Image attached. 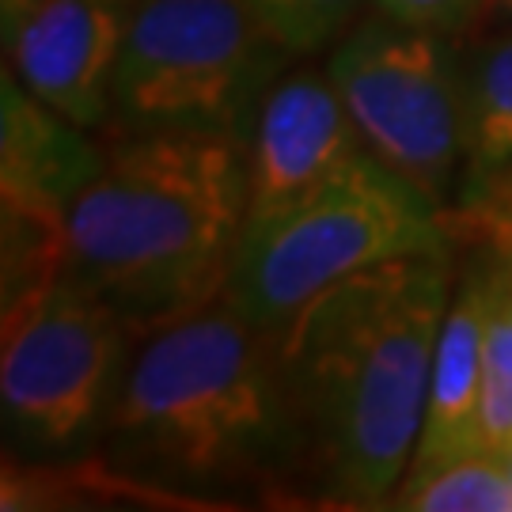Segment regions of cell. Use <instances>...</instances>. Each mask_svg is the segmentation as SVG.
<instances>
[{
  "mask_svg": "<svg viewBox=\"0 0 512 512\" xmlns=\"http://www.w3.org/2000/svg\"><path fill=\"white\" fill-rule=\"evenodd\" d=\"M452 251L368 266L319 293L281 330L311 478L342 505H387L414 459Z\"/></svg>",
  "mask_w": 512,
  "mask_h": 512,
  "instance_id": "6da1fadb",
  "label": "cell"
},
{
  "mask_svg": "<svg viewBox=\"0 0 512 512\" xmlns=\"http://www.w3.org/2000/svg\"><path fill=\"white\" fill-rule=\"evenodd\" d=\"M99 440L118 471L179 490L311 475L281 338L228 296L137 338Z\"/></svg>",
  "mask_w": 512,
  "mask_h": 512,
  "instance_id": "7a4b0ae2",
  "label": "cell"
},
{
  "mask_svg": "<svg viewBox=\"0 0 512 512\" xmlns=\"http://www.w3.org/2000/svg\"><path fill=\"white\" fill-rule=\"evenodd\" d=\"M247 228V145L224 133H118L61 236V270L141 338L228 293Z\"/></svg>",
  "mask_w": 512,
  "mask_h": 512,
  "instance_id": "3957f363",
  "label": "cell"
},
{
  "mask_svg": "<svg viewBox=\"0 0 512 512\" xmlns=\"http://www.w3.org/2000/svg\"><path fill=\"white\" fill-rule=\"evenodd\" d=\"M429 251H452L448 209L365 148L311 198L243 232L224 296L281 334L330 285Z\"/></svg>",
  "mask_w": 512,
  "mask_h": 512,
  "instance_id": "277c9868",
  "label": "cell"
},
{
  "mask_svg": "<svg viewBox=\"0 0 512 512\" xmlns=\"http://www.w3.org/2000/svg\"><path fill=\"white\" fill-rule=\"evenodd\" d=\"M293 61L243 0H141L114 69L110 129H190L247 145L270 84Z\"/></svg>",
  "mask_w": 512,
  "mask_h": 512,
  "instance_id": "5b68a950",
  "label": "cell"
},
{
  "mask_svg": "<svg viewBox=\"0 0 512 512\" xmlns=\"http://www.w3.org/2000/svg\"><path fill=\"white\" fill-rule=\"evenodd\" d=\"M0 406L8 437L73 452L103 437L137 334L103 296L54 270L4 293Z\"/></svg>",
  "mask_w": 512,
  "mask_h": 512,
  "instance_id": "8992f818",
  "label": "cell"
},
{
  "mask_svg": "<svg viewBox=\"0 0 512 512\" xmlns=\"http://www.w3.org/2000/svg\"><path fill=\"white\" fill-rule=\"evenodd\" d=\"M448 38L372 8L327 54L365 148L437 205L456 194L463 167V69Z\"/></svg>",
  "mask_w": 512,
  "mask_h": 512,
  "instance_id": "52a82bcc",
  "label": "cell"
},
{
  "mask_svg": "<svg viewBox=\"0 0 512 512\" xmlns=\"http://www.w3.org/2000/svg\"><path fill=\"white\" fill-rule=\"evenodd\" d=\"M0 114L4 293H12L61 270L65 217L103 164V148L84 126L27 92L12 73H4Z\"/></svg>",
  "mask_w": 512,
  "mask_h": 512,
  "instance_id": "ba28073f",
  "label": "cell"
},
{
  "mask_svg": "<svg viewBox=\"0 0 512 512\" xmlns=\"http://www.w3.org/2000/svg\"><path fill=\"white\" fill-rule=\"evenodd\" d=\"M361 152L365 141L327 65H289L270 84L247 141V228L289 213Z\"/></svg>",
  "mask_w": 512,
  "mask_h": 512,
  "instance_id": "9c48e42d",
  "label": "cell"
},
{
  "mask_svg": "<svg viewBox=\"0 0 512 512\" xmlns=\"http://www.w3.org/2000/svg\"><path fill=\"white\" fill-rule=\"evenodd\" d=\"M126 23L118 0H27L4 19L8 73L76 126H110Z\"/></svg>",
  "mask_w": 512,
  "mask_h": 512,
  "instance_id": "30bf717a",
  "label": "cell"
},
{
  "mask_svg": "<svg viewBox=\"0 0 512 512\" xmlns=\"http://www.w3.org/2000/svg\"><path fill=\"white\" fill-rule=\"evenodd\" d=\"M494 296V266L482 251L456 274L452 304L440 327L425 418L406 478H421L459 456L478 452V406H482V349Z\"/></svg>",
  "mask_w": 512,
  "mask_h": 512,
  "instance_id": "8fae6325",
  "label": "cell"
},
{
  "mask_svg": "<svg viewBox=\"0 0 512 512\" xmlns=\"http://www.w3.org/2000/svg\"><path fill=\"white\" fill-rule=\"evenodd\" d=\"M463 69V167L456 209L482 205L512 183V31L459 50Z\"/></svg>",
  "mask_w": 512,
  "mask_h": 512,
  "instance_id": "7c38bea8",
  "label": "cell"
},
{
  "mask_svg": "<svg viewBox=\"0 0 512 512\" xmlns=\"http://www.w3.org/2000/svg\"><path fill=\"white\" fill-rule=\"evenodd\" d=\"M395 509L418 512H512V475L505 456L471 452L421 478L399 482L395 497L387 501Z\"/></svg>",
  "mask_w": 512,
  "mask_h": 512,
  "instance_id": "4fadbf2b",
  "label": "cell"
},
{
  "mask_svg": "<svg viewBox=\"0 0 512 512\" xmlns=\"http://www.w3.org/2000/svg\"><path fill=\"white\" fill-rule=\"evenodd\" d=\"M494 266V296L486 319L482 349V406H478V448L509 456L512 452V262L486 247Z\"/></svg>",
  "mask_w": 512,
  "mask_h": 512,
  "instance_id": "5bb4252c",
  "label": "cell"
},
{
  "mask_svg": "<svg viewBox=\"0 0 512 512\" xmlns=\"http://www.w3.org/2000/svg\"><path fill=\"white\" fill-rule=\"evenodd\" d=\"M262 31L293 57L330 50L357 23V8L368 0H243Z\"/></svg>",
  "mask_w": 512,
  "mask_h": 512,
  "instance_id": "9a60e30c",
  "label": "cell"
},
{
  "mask_svg": "<svg viewBox=\"0 0 512 512\" xmlns=\"http://www.w3.org/2000/svg\"><path fill=\"white\" fill-rule=\"evenodd\" d=\"M368 4L391 19L429 27V31H440V35H456L478 12H486L490 0H368Z\"/></svg>",
  "mask_w": 512,
  "mask_h": 512,
  "instance_id": "2e32d148",
  "label": "cell"
},
{
  "mask_svg": "<svg viewBox=\"0 0 512 512\" xmlns=\"http://www.w3.org/2000/svg\"><path fill=\"white\" fill-rule=\"evenodd\" d=\"M448 224H452V232H467V236H475L478 243L512 247V183H505L482 205L452 209V213H448Z\"/></svg>",
  "mask_w": 512,
  "mask_h": 512,
  "instance_id": "e0dca14e",
  "label": "cell"
},
{
  "mask_svg": "<svg viewBox=\"0 0 512 512\" xmlns=\"http://www.w3.org/2000/svg\"><path fill=\"white\" fill-rule=\"evenodd\" d=\"M486 12H497V16L512 19V0H490V4H486Z\"/></svg>",
  "mask_w": 512,
  "mask_h": 512,
  "instance_id": "ac0fdd59",
  "label": "cell"
},
{
  "mask_svg": "<svg viewBox=\"0 0 512 512\" xmlns=\"http://www.w3.org/2000/svg\"><path fill=\"white\" fill-rule=\"evenodd\" d=\"M23 4H27V0H0V12H4V16H0V19L16 16V12H19V8H23Z\"/></svg>",
  "mask_w": 512,
  "mask_h": 512,
  "instance_id": "d6986e66",
  "label": "cell"
},
{
  "mask_svg": "<svg viewBox=\"0 0 512 512\" xmlns=\"http://www.w3.org/2000/svg\"><path fill=\"white\" fill-rule=\"evenodd\" d=\"M118 4H122V8H126V12H133V8H137V4H141V0H118Z\"/></svg>",
  "mask_w": 512,
  "mask_h": 512,
  "instance_id": "ffe728a7",
  "label": "cell"
},
{
  "mask_svg": "<svg viewBox=\"0 0 512 512\" xmlns=\"http://www.w3.org/2000/svg\"><path fill=\"white\" fill-rule=\"evenodd\" d=\"M482 247H490V243H482ZM494 251H501L505 258H512V247H494Z\"/></svg>",
  "mask_w": 512,
  "mask_h": 512,
  "instance_id": "44dd1931",
  "label": "cell"
},
{
  "mask_svg": "<svg viewBox=\"0 0 512 512\" xmlns=\"http://www.w3.org/2000/svg\"><path fill=\"white\" fill-rule=\"evenodd\" d=\"M505 463H509V475H512V452H509V456H505Z\"/></svg>",
  "mask_w": 512,
  "mask_h": 512,
  "instance_id": "7402d4cb",
  "label": "cell"
}]
</instances>
